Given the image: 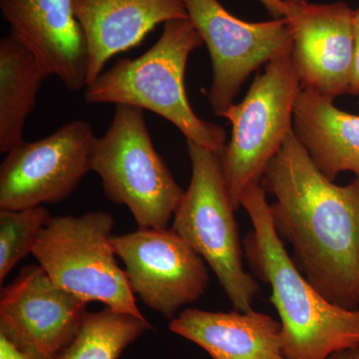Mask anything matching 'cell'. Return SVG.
Masks as SVG:
<instances>
[{
	"label": "cell",
	"mask_w": 359,
	"mask_h": 359,
	"mask_svg": "<svg viewBox=\"0 0 359 359\" xmlns=\"http://www.w3.org/2000/svg\"><path fill=\"white\" fill-rule=\"evenodd\" d=\"M203 44L189 18L168 21L160 39L140 57L119 59L87 85L85 102L151 111L174 124L187 141L219 154L228 142L226 132L195 114L185 89L189 56Z\"/></svg>",
	"instance_id": "cell-3"
},
{
	"label": "cell",
	"mask_w": 359,
	"mask_h": 359,
	"mask_svg": "<svg viewBox=\"0 0 359 359\" xmlns=\"http://www.w3.org/2000/svg\"><path fill=\"white\" fill-rule=\"evenodd\" d=\"M97 137L88 122L73 120L6 153L0 167V209L23 210L69 198L88 172Z\"/></svg>",
	"instance_id": "cell-9"
},
{
	"label": "cell",
	"mask_w": 359,
	"mask_h": 359,
	"mask_svg": "<svg viewBox=\"0 0 359 359\" xmlns=\"http://www.w3.org/2000/svg\"><path fill=\"white\" fill-rule=\"evenodd\" d=\"M327 359H359V346L334 353Z\"/></svg>",
	"instance_id": "cell-23"
},
{
	"label": "cell",
	"mask_w": 359,
	"mask_h": 359,
	"mask_svg": "<svg viewBox=\"0 0 359 359\" xmlns=\"http://www.w3.org/2000/svg\"><path fill=\"white\" fill-rule=\"evenodd\" d=\"M91 170L106 197L124 205L139 228L168 229L185 191L158 154L143 110L116 105L109 129L97 138Z\"/></svg>",
	"instance_id": "cell-6"
},
{
	"label": "cell",
	"mask_w": 359,
	"mask_h": 359,
	"mask_svg": "<svg viewBox=\"0 0 359 359\" xmlns=\"http://www.w3.org/2000/svg\"><path fill=\"white\" fill-rule=\"evenodd\" d=\"M152 328L146 318L107 308L88 313L76 337L51 359H119L127 347Z\"/></svg>",
	"instance_id": "cell-18"
},
{
	"label": "cell",
	"mask_w": 359,
	"mask_h": 359,
	"mask_svg": "<svg viewBox=\"0 0 359 359\" xmlns=\"http://www.w3.org/2000/svg\"><path fill=\"white\" fill-rule=\"evenodd\" d=\"M192 178L173 218V229L204 259L235 311H252L261 287L244 268V249L219 154L187 141Z\"/></svg>",
	"instance_id": "cell-4"
},
{
	"label": "cell",
	"mask_w": 359,
	"mask_h": 359,
	"mask_svg": "<svg viewBox=\"0 0 359 359\" xmlns=\"http://www.w3.org/2000/svg\"><path fill=\"white\" fill-rule=\"evenodd\" d=\"M88 302L56 285L39 264L21 269L0 294V334L33 359H51L72 341Z\"/></svg>",
	"instance_id": "cell-11"
},
{
	"label": "cell",
	"mask_w": 359,
	"mask_h": 359,
	"mask_svg": "<svg viewBox=\"0 0 359 359\" xmlns=\"http://www.w3.org/2000/svg\"><path fill=\"white\" fill-rule=\"evenodd\" d=\"M266 7V11L273 18H283L285 14L283 0H259Z\"/></svg>",
	"instance_id": "cell-22"
},
{
	"label": "cell",
	"mask_w": 359,
	"mask_h": 359,
	"mask_svg": "<svg viewBox=\"0 0 359 359\" xmlns=\"http://www.w3.org/2000/svg\"><path fill=\"white\" fill-rule=\"evenodd\" d=\"M169 330L202 347L212 359H287L280 321L254 309L214 313L187 309L170 321Z\"/></svg>",
	"instance_id": "cell-15"
},
{
	"label": "cell",
	"mask_w": 359,
	"mask_h": 359,
	"mask_svg": "<svg viewBox=\"0 0 359 359\" xmlns=\"http://www.w3.org/2000/svg\"><path fill=\"white\" fill-rule=\"evenodd\" d=\"M241 205L252 226L242 241L244 256L255 278L271 285L287 358L327 359L359 346V309L335 306L302 275L276 233L262 183L245 189Z\"/></svg>",
	"instance_id": "cell-2"
},
{
	"label": "cell",
	"mask_w": 359,
	"mask_h": 359,
	"mask_svg": "<svg viewBox=\"0 0 359 359\" xmlns=\"http://www.w3.org/2000/svg\"><path fill=\"white\" fill-rule=\"evenodd\" d=\"M88 49L87 85L116 54L134 48L156 26L189 18L184 0H71Z\"/></svg>",
	"instance_id": "cell-14"
},
{
	"label": "cell",
	"mask_w": 359,
	"mask_h": 359,
	"mask_svg": "<svg viewBox=\"0 0 359 359\" xmlns=\"http://www.w3.org/2000/svg\"><path fill=\"white\" fill-rule=\"evenodd\" d=\"M114 219L107 212L51 217L32 255L56 285L83 301L100 302L115 313L144 318L126 273L110 243Z\"/></svg>",
	"instance_id": "cell-7"
},
{
	"label": "cell",
	"mask_w": 359,
	"mask_h": 359,
	"mask_svg": "<svg viewBox=\"0 0 359 359\" xmlns=\"http://www.w3.org/2000/svg\"><path fill=\"white\" fill-rule=\"evenodd\" d=\"M347 94L359 96V8L353 13V62Z\"/></svg>",
	"instance_id": "cell-20"
},
{
	"label": "cell",
	"mask_w": 359,
	"mask_h": 359,
	"mask_svg": "<svg viewBox=\"0 0 359 359\" xmlns=\"http://www.w3.org/2000/svg\"><path fill=\"white\" fill-rule=\"evenodd\" d=\"M0 359H33L25 351L14 346L11 340L0 334Z\"/></svg>",
	"instance_id": "cell-21"
},
{
	"label": "cell",
	"mask_w": 359,
	"mask_h": 359,
	"mask_svg": "<svg viewBox=\"0 0 359 359\" xmlns=\"http://www.w3.org/2000/svg\"><path fill=\"white\" fill-rule=\"evenodd\" d=\"M302 88L285 52L266 65L240 103L222 115L231 125V139L219 154L229 197L236 212L245 188L261 184L269 163L292 131L294 111Z\"/></svg>",
	"instance_id": "cell-5"
},
{
	"label": "cell",
	"mask_w": 359,
	"mask_h": 359,
	"mask_svg": "<svg viewBox=\"0 0 359 359\" xmlns=\"http://www.w3.org/2000/svg\"><path fill=\"white\" fill-rule=\"evenodd\" d=\"M51 219L43 205L0 209V283L21 259L32 254L37 237Z\"/></svg>",
	"instance_id": "cell-19"
},
{
	"label": "cell",
	"mask_w": 359,
	"mask_h": 359,
	"mask_svg": "<svg viewBox=\"0 0 359 359\" xmlns=\"http://www.w3.org/2000/svg\"><path fill=\"white\" fill-rule=\"evenodd\" d=\"M11 35L66 88L87 86L88 49L71 0H0Z\"/></svg>",
	"instance_id": "cell-13"
},
{
	"label": "cell",
	"mask_w": 359,
	"mask_h": 359,
	"mask_svg": "<svg viewBox=\"0 0 359 359\" xmlns=\"http://www.w3.org/2000/svg\"><path fill=\"white\" fill-rule=\"evenodd\" d=\"M292 58L302 90L334 101L348 92L353 62V13L346 2L283 0Z\"/></svg>",
	"instance_id": "cell-12"
},
{
	"label": "cell",
	"mask_w": 359,
	"mask_h": 359,
	"mask_svg": "<svg viewBox=\"0 0 359 359\" xmlns=\"http://www.w3.org/2000/svg\"><path fill=\"white\" fill-rule=\"evenodd\" d=\"M184 2L210 52L212 76L208 100L222 117L254 71L292 50L289 25L283 18L264 22L238 20L219 0Z\"/></svg>",
	"instance_id": "cell-8"
},
{
	"label": "cell",
	"mask_w": 359,
	"mask_h": 359,
	"mask_svg": "<svg viewBox=\"0 0 359 359\" xmlns=\"http://www.w3.org/2000/svg\"><path fill=\"white\" fill-rule=\"evenodd\" d=\"M110 243L133 294L168 320L209 287L207 263L173 228H139Z\"/></svg>",
	"instance_id": "cell-10"
},
{
	"label": "cell",
	"mask_w": 359,
	"mask_h": 359,
	"mask_svg": "<svg viewBox=\"0 0 359 359\" xmlns=\"http://www.w3.org/2000/svg\"><path fill=\"white\" fill-rule=\"evenodd\" d=\"M262 186L278 237L302 275L328 302L359 309V178L335 185L294 133L264 171Z\"/></svg>",
	"instance_id": "cell-1"
},
{
	"label": "cell",
	"mask_w": 359,
	"mask_h": 359,
	"mask_svg": "<svg viewBox=\"0 0 359 359\" xmlns=\"http://www.w3.org/2000/svg\"><path fill=\"white\" fill-rule=\"evenodd\" d=\"M50 77L34 55L13 36L0 40V152L25 142L23 129Z\"/></svg>",
	"instance_id": "cell-17"
},
{
	"label": "cell",
	"mask_w": 359,
	"mask_h": 359,
	"mask_svg": "<svg viewBox=\"0 0 359 359\" xmlns=\"http://www.w3.org/2000/svg\"><path fill=\"white\" fill-rule=\"evenodd\" d=\"M292 130L321 173L334 182L344 172L359 178V115L335 107L334 101L302 90Z\"/></svg>",
	"instance_id": "cell-16"
}]
</instances>
